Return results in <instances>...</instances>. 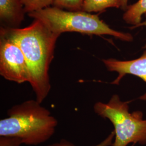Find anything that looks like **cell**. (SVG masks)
Wrapping results in <instances>:
<instances>
[{"mask_svg":"<svg viewBox=\"0 0 146 146\" xmlns=\"http://www.w3.org/2000/svg\"><path fill=\"white\" fill-rule=\"evenodd\" d=\"M34 19L43 22L51 31L61 35L75 32L88 35H110L122 41L131 42L133 35L111 28L96 14L84 11H65L50 6L28 14Z\"/></svg>","mask_w":146,"mask_h":146,"instance_id":"3","label":"cell"},{"mask_svg":"<svg viewBox=\"0 0 146 146\" xmlns=\"http://www.w3.org/2000/svg\"><path fill=\"white\" fill-rule=\"evenodd\" d=\"M115 137V133L114 131H111V133L108 136L104 141L101 142L97 145L93 146H111L113 143V139ZM47 146H75L73 143L70 142L65 139H62L58 142L54 143L52 145Z\"/></svg>","mask_w":146,"mask_h":146,"instance_id":"12","label":"cell"},{"mask_svg":"<svg viewBox=\"0 0 146 146\" xmlns=\"http://www.w3.org/2000/svg\"><path fill=\"white\" fill-rule=\"evenodd\" d=\"M129 0H121V8L123 11H125L128 7V3Z\"/></svg>","mask_w":146,"mask_h":146,"instance_id":"14","label":"cell"},{"mask_svg":"<svg viewBox=\"0 0 146 146\" xmlns=\"http://www.w3.org/2000/svg\"><path fill=\"white\" fill-rule=\"evenodd\" d=\"M0 74L17 84L29 82L30 72L25 56L18 44L0 36Z\"/></svg>","mask_w":146,"mask_h":146,"instance_id":"5","label":"cell"},{"mask_svg":"<svg viewBox=\"0 0 146 146\" xmlns=\"http://www.w3.org/2000/svg\"><path fill=\"white\" fill-rule=\"evenodd\" d=\"M145 21L141 22L140 24H139L138 25H137L136 26L131 27V29H134V28H138V27H140L146 26V13L145 14ZM144 48L146 49V44H145V46H144Z\"/></svg>","mask_w":146,"mask_h":146,"instance_id":"15","label":"cell"},{"mask_svg":"<svg viewBox=\"0 0 146 146\" xmlns=\"http://www.w3.org/2000/svg\"><path fill=\"white\" fill-rule=\"evenodd\" d=\"M121 0H84L82 11L102 13L107 8H121Z\"/></svg>","mask_w":146,"mask_h":146,"instance_id":"9","label":"cell"},{"mask_svg":"<svg viewBox=\"0 0 146 146\" xmlns=\"http://www.w3.org/2000/svg\"><path fill=\"white\" fill-rule=\"evenodd\" d=\"M94 112L107 119L114 127L115 137L111 146H127L131 143L146 145V120L141 111H129V102L122 101L113 95L107 103L98 102Z\"/></svg>","mask_w":146,"mask_h":146,"instance_id":"4","label":"cell"},{"mask_svg":"<svg viewBox=\"0 0 146 146\" xmlns=\"http://www.w3.org/2000/svg\"><path fill=\"white\" fill-rule=\"evenodd\" d=\"M102 61L108 70L118 74L117 78L111 83L113 84L119 85L122 78L127 74L137 76L146 83V52L140 58L131 60L121 61L110 58L103 59ZM140 99L146 101V93Z\"/></svg>","mask_w":146,"mask_h":146,"instance_id":"6","label":"cell"},{"mask_svg":"<svg viewBox=\"0 0 146 146\" xmlns=\"http://www.w3.org/2000/svg\"><path fill=\"white\" fill-rule=\"evenodd\" d=\"M0 36L13 40L21 48L30 72L29 84L36 100L41 104L51 89L49 69L60 35L51 31L42 21L34 19L30 25L23 28L1 27Z\"/></svg>","mask_w":146,"mask_h":146,"instance_id":"1","label":"cell"},{"mask_svg":"<svg viewBox=\"0 0 146 146\" xmlns=\"http://www.w3.org/2000/svg\"><path fill=\"white\" fill-rule=\"evenodd\" d=\"M84 0H54L52 6L68 11H82Z\"/></svg>","mask_w":146,"mask_h":146,"instance_id":"10","label":"cell"},{"mask_svg":"<svg viewBox=\"0 0 146 146\" xmlns=\"http://www.w3.org/2000/svg\"><path fill=\"white\" fill-rule=\"evenodd\" d=\"M146 13V0H138L128 5L123 15V20L127 24L134 27L141 22L142 16Z\"/></svg>","mask_w":146,"mask_h":146,"instance_id":"8","label":"cell"},{"mask_svg":"<svg viewBox=\"0 0 146 146\" xmlns=\"http://www.w3.org/2000/svg\"><path fill=\"white\" fill-rule=\"evenodd\" d=\"M25 11L28 14L52 6L54 0H21Z\"/></svg>","mask_w":146,"mask_h":146,"instance_id":"11","label":"cell"},{"mask_svg":"<svg viewBox=\"0 0 146 146\" xmlns=\"http://www.w3.org/2000/svg\"><path fill=\"white\" fill-rule=\"evenodd\" d=\"M23 144L20 139L8 136H0V146H21Z\"/></svg>","mask_w":146,"mask_h":146,"instance_id":"13","label":"cell"},{"mask_svg":"<svg viewBox=\"0 0 146 146\" xmlns=\"http://www.w3.org/2000/svg\"><path fill=\"white\" fill-rule=\"evenodd\" d=\"M7 115L0 120V136L16 137L27 145H37L48 140L58 125V120L37 100L14 106Z\"/></svg>","mask_w":146,"mask_h":146,"instance_id":"2","label":"cell"},{"mask_svg":"<svg viewBox=\"0 0 146 146\" xmlns=\"http://www.w3.org/2000/svg\"><path fill=\"white\" fill-rule=\"evenodd\" d=\"M27 13L21 0H0L1 27L19 28Z\"/></svg>","mask_w":146,"mask_h":146,"instance_id":"7","label":"cell"}]
</instances>
